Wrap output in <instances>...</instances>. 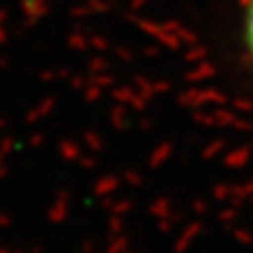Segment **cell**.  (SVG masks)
<instances>
[{"label":"cell","instance_id":"6da1fadb","mask_svg":"<svg viewBox=\"0 0 253 253\" xmlns=\"http://www.w3.org/2000/svg\"><path fill=\"white\" fill-rule=\"evenodd\" d=\"M243 38L253 61V0H243Z\"/></svg>","mask_w":253,"mask_h":253}]
</instances>
